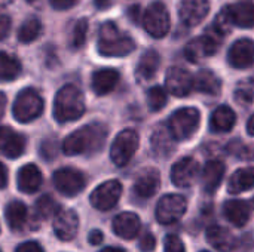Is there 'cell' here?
<instances>
[{
	"mask_svg": "<svg viewBox=\"0 0 254 252\" xmlns=\"http://www.w3.org/2000/svg\"><path fill=\"white\" fill-rule=\"evenodd\" d=\"M225 217L237 227H244L252 215V205L246 201H228L223 206Z\"/></svg>",
	"mask_w": 254,
	"mask_h": 252,
	"instance_id": "obj_23",
	"label": "cell"
},
{
	"mask_svg": "<svg viewBox=\"0 0 254 252\" xmlns=\"http://www.w3.org/2000/svg\"><path fill=\"white\" fill-rule=\"evenodd\" d=\"M138 248L141 252H152L156 248V239L152 233H144L143 238L138 242Z\"/></svg>",
	"mask_w": 254,
	"mask_h": 252,
	"instance_id": "obj_39",
	"label": "cell"
},
{
	"mask_svg": "<svg viewBox=\"0 0 254 252\" xmlns=\"http://www.w3.org/2000/svg\"><path fill=\"white\" fill-rule=\"evenodd\" d=\"M229 64L235 68H249L254 64V43L250 39L237 40L229 49Z\"/></svg>",
	"mask_w": 254,
	"mask_h": 252,
	"instance_id": "obj_17",
	"label": "cell"
},
{
	"mask_svg": "<svg viewBox=\"0 0 254 252\" xmlns=\"http://www.w3.org/2000/svg\"><path fill=\"white\" fill-rule=\"evenodd\" d=\"M165 85L167 89L174 95V97H186L190 94V91L193 89V77L190 76V73L185 68L180 67H171L167 71L165 76Z\"/></svg>",
	"mask_w": 254,
	"mask_h": 252,
	"instance_id": "obj_13",
	"label": "cell"
},
{
	"mask_svg": "<svg viewBox=\"0 0 254 252\" xmlns=\"http://www.w3.org/2000/svg\"><path fill=\"white\" fill-rule=\"evenodd\" d=\"M174 137L171 135L168 128H158L152 137L153 151L162 157H167L174 150Z\"/></svg>",
	"mask_w": 254,
	"mask_h": 252,
	"instance_id": "obj_30",
	"label": "cell"
},
{
	"mask_svg": "<svg viewBox=\"0 0 254 252\" xmlns=\"http://www.w3.org/2000/svg\"><path fill=\"white\" fill-rule=\"evenodd\" d=\"M235 122H237L235 111L229 108L228 105H220L211 114L210 128L216 134H220V132L225 134V132H229L235 126Z\"/></svg>",
	"mask_w": 254,
	"mask_h": 252,
	"instance_id": "obj_26",
	"label": "cell"
},
{
	"mask_svg": "<svg viewBox=\"0 0 254 252\" xmlns=\"http://www.w3.org/2000/svg\"><path fill=\"white\" fill-rule=\"evenodd\" d=\"M147 104L152 111H159L167 104V92L161 86H153L147 92Z\"/></svg>",
	"mask_w": 254,
	"mask_h": 252,
	"instance_id": "obj_36",
	"label": "cell"
},
{
	"mask_svg": "<svg viewBox=\"0 0 254 252\" xmlns=\"http://www.w3.org/2000/svg\"><path fill=\"white\" fill-rule=\"evenodd\" d=\"M193 88L201 92V94H207L211 97H216L220 94L222 89V82L220 79L210 70H201L196 77L193 79Z\"/></svg>",
	"mask_w": 254,
	"mask_h": 252,
	"instance_id": "obj_27",
	"label": "cell"
},
{
	"mask_svg": "<svg viewBox=\"0 0 254 252\" xmlns=\"http://www.w3.org/2000/svg\"><path fill=\"white\" fill-rule=\"evenodd\" d=\"M247 131H249L250 135H254V114L250 117V120L247 123Z\"/></svg>",
	"mask_w": 254,
	"mask_h": 252,
	"instance_id": "obj_48",
	"label": "cell"
},
{
	"mask_svg": "<svg viewBox=\"0 0 254 252\" xmlns=\"http://www.w3.org/2000/svg\"><path fill=\"white\" fill-rule=\"evenodd\" d=\"M86 33H88V21L85 18H82L74 24L73 34H71V46L74 49H79V48H82L85 45Z\"/></svg>",
	"mask_w": 254,
	"mask_h": 252,
	"instance_id": "obj_37",
	"label": "cell"
},
{
	"mask_svg": "<svg viewBox=\"0 0 254 252\" xmlns=\"http://www.w3.org/2000/svg\"><path fill=\"white\" fill-rule=\"evenodd\" d=\"M85 113L83 94L74 85L63 86L54 101V117L60 123L77 120Z\"/></svg>",
	"mask_w": 254,
	"mask_h": 252,
	"instance_id": "obj_2",
	"label": "cell"
},
{
	"mask_svg": "<svg viewBox=\"0 0 254 252\" xmlns=\"http://www.w3.org/2000/svg\"><path fill=\"white\" fill-rule=\"evenodd\" d=\"M254 187V168H243L238 169L229 180L228 190L234 195L243 193Z\"/></svg>",
	"mask_w": 254,
	"mask_h": 252,
	"instance_id": "obj_29",
	"label": "cell"
},
{
	"mask_svg": "<svg viewBox=\"0 0 254 252\" xmlns=\"http://www.w3.org/2000/svg\"><path fill=\"white\" fill-rule=\"evenodd\" d=\"M4 108H6V97H4L3 92H0V117L4 113Z\"/></svg>",
	"mask_w": 254,
	"mask_h": 252,
	"instance_id": "obj_46",
	"label": "cell"
},
{
	"mask_svg": "<svg viewBox=\"0 0 254 252\" xmlns=\"http://www.w3.org/2000/svg\"><path fill=\"white\" fill-rule=\"evenodd\" d=\"M88 239H89V244L91 245H98L103 241V233L100 230H94V232L89 233V238Z\"/></svg>",
	"mask_w": 254,
	"mask_h": 252,
	"instance_id": "obj_43",
	"label": "cell"
},
{
	"mask_svg": "<svg viewBox=\"0 0 254 252\" xmlns=\"http://www.w3.org/2000/svg\"><path fill=\"white\" fill-rule=\"evenodd\" d=\"M128 15H129V18H131L134 22H138V19H140V16H141V13H140V6H138V4L131 6L129 10H128Z\"/></svg>",
	"mask_w": 254,
	"mask_h": 252,
	"instance_id": "obj_44",
	"label": "cell"
},
{
	"mask_svg": "<svg viewBox=\"0 0 254 252\" xmlns=\"http://www.w3.org/2000/svg\"><path fill=\"white\" fill-rule=\"evenodd\" d=\"M119 82V73L115 68H101L92 76V89L97 95L110 94Z\"/></svg>",
	"mask_w": 254,
	"mask_h": 252,
	"instance_id": "obj_25",
	"label": "cell"
},
{
	"mask_svg": "<svg viewBox=\"0 0 254 252\" xmlns=\"http://www.w3.org/2000/svg\"><path fill=\"white\" fill-rule=\"evenodd\" d=\"M207 241L217 251L234 252L238 248V239L235 235L220 226H213L207 230Z\"/></svg>",
	"mask_w": 254,
	"mask_h": 252,
	"instance_id": "obj_18",
	"label": "cell"
},
{
	"mask_svg": "<svg viewBox=\"0 0 254 252\" xmlns=\"http://www.w3.org/2000/svg\"><path fill=\"white\" fill-rule=\"evenodd\" d=\"M25 150V140L7 126L0 128V153L9 159L19 157Z\"/></svg>",
	"mask_w": 254,
	"mask_h": 252,
	"instance_id": "obj_16",
	"label": "cell"
},
{
	"mask_svg": "<svg viewBox=\"0 0 254 252\" xmlns=\"http://www.w3.org/2000/svg\"><path fill=\"white\" fill-rule=\"evenodd\" d=\"M188 202L180 195H165L156 206V220L164 224H174L177 223L186 212Z\"/></svg>",
	"mask_w": 254,
	"mask_h": 252,
	"instance_id": "obj_9",
	"label": "cell"
},
{
	"mask_svg": "<svg viewBox=\"0 0 254 252\" xmlns=\"http://www.w3.org/2000/svg\"><path fill=\"white\" fill-rule=\"evenodd\" d=\"M54 186L64 196H76L85 189V177L74 168H63L54 174Z\"/></svg>",
	"mask_w": 254,
	"mask_h": 252,
	"instance_id": "obj_11",
	"label": "cell"
},
{
	"mask_svg": "<svg viewBox=\"0 0 254 252\" xmlns=\"http://www.w3.org/2000/svg\"><path fill=\"white\" fill-rule=\"evenodd\" d=\"M210 12L208 0H182L179 15L183 24L188 27L198 25Z\"/></svg>",
	"mask_w": 254,
	"mask_h": 252,
	"instance_id": "obj_15",
	"label": "cell"
},
{
	"mask_svg": "<svg viewBox=\"0 0 254 252\" xmlns=\"http://www.w3.org/2000/svg\"><path fill=\"white\" fill-rule=\"evenodd\" d=\"M43 111L42 97L31 88L18 94L13 102V117L21 123H28L37 119Z\"/></svg>",
	"mask_w": 254,
	"mask_h": 252,
	"instance_id": "obj_5",
	"label": "cell"
},
{
	"mask_svg": "<svg viewBox=\"0 0 254 252\" xmlns=\"http://www.w3.org/2000/svg\"><path fill=\"white\" fill-rule=\"evenodd\" d=\"M134 49V40L124 34L113 22H106L101 27L98 37V52L103 56H125Z\"/></svg>",
	"mask_w": 254,
	"mask_h": 252,
	"instance_id": "obj_3",
	"label": "cell"
},
{
	"mask_svg": "<svg viewBox=\"0 0 254 252\" xmlns=\"http://www.w3.org/2000/svg\"><path fill=\"white\" fill-rule=\"evenodd\" d=\"M10 27H12V21L9 16L3 15L0 16V40H4L10 31Z\"/></svg>",
	"mask_w": 254,
	"mask_h": 252,
	"instance_id": "obj_40",
	"label": "cell"
},
{
	"mask_svg": "<svg viewBox=\"0 0 254 252\" xmlns=\"http://www.w3.org/2000/svg\"><path fill=\"white\" fill-rule=\"evenodd\" d=\"M122 195V184L118 180H110L100 184L91 193V205L98 211H109L116 206Z\"/></svg>",
	"mask_w": 254,
	"mask_h": 252,
	"instance_id": "obj_10",
	"label": "cell"
},
{
	"mask_svg": "<svg viewBox=\"0 0 254 252\" xmlns=\"http://www.w3.org/2000/svg\"><path fill=\"white\" fill-rule=\"evenodd\" d=\"M54 233L58 239L68 242L76 238L79 230V218L74 211L71 209H60L58 214L54 217Z\"/></svg>",
	"mask_w": 254,
	"mask_h": 252,
	"instance_id": "obj_14",
	"label": "cell"
},
{
	"mask_svg": "<svg viewBox=\"0 0 254 252\" xmlns=\"http://www.w3.org/2000/svg\"><path fill=\"white\" fill-rule=\"evenodd\" d=\"M21 73V64L15 56L0 52V80H13Z\"/></svg>",
	"mask_w": 254,
	"mask_h": 252,
	"instance_id": "obj_32",
	"label": "cell"
},
{
	"mask_svg": "<svg viewBox=\"0 0 254 252\" xmlns=\"http://www.w3.org/2000/svg\"><path fill=\"white\" fill-rule=\"evenodd\" d=\"M27 206L19 202V201H13L10 203H7L6 209H4V218L7 226L10 227V230L19 232L25 223H27Z\"/></svg>",
	"mask_w": 254,
	"mask_h": 252,
	"instance_id": "obj_28",
	"label": "cell"
},
{
	"mask_svg": "<svg viewBox=\"0 0 254 252\" xmlns=\"http://www.w3.org/2000/svg\"><path fill=\"white\" fill-rule=\"evenodd\" d=\"M140 227V218L134 212H122L113 220V232L125 241L134 239L138 235Z\"/></svg>",
	"mask_w": 254,
	"mask_h": 252,
	"instance_id": "obj_19",
	"label": "cell"
},
{
	"mask_svg": "<svg viewBox=\"0 0 254 252\" xmlns=\"http://www.w3.org/2000/svg\"><path fill=\"white\" fill-rule=\"evenodd\" d=\"M164 248H165V252H186L182 239L176 235H168L165 238Z\"/></svg>",
	"mask_w": 254,
	"mask_h": 252,
	"instance_id": "obj_38",
	"label": "cell"
},
{
	"mask_svg": "<svg viewBox=\"0 0 254 252\" xmlns=\"http://www.w3.org/2000/svg\"><path fill=\"white\" fill-rule=\"evenodd\" d=\"M27 1H30V3H31V1H34V0H27Z\"/></svg>",
	"mask_w": 254,
	"mask_h": 252,
	"instance_id": "obj_50",
	"label": "cell"
},
{
	"mask_svg": "<svg viewBox=\"0 0 254 252\" xmlns=\"http://www.w3.org/2000/svg\"><path fill=\"white\" fill-rule=\"evenodd\" d=\"M143 27L144 30L155 39L164 37L170 31V13L164 3L155 1L152 3L143 15Z\"/></svg>",
	"mask_w": 254,
	"mask_h": 252,
	"instance_id": "obj_8",
	"label": "cell"
},
{
	"mask_svg": "<svg viewBox=\"0 0 254 252\" xmlns=\"http://www.w3.org/2000/svg\"><path fill=\"white\" fill-rule=\"evenodd\" d=\"M40 33H42L40 21L37 18H30L21 25L18 31V40L21 43H31L40 36Z\"/></svg>",
	"mask_w": 254,
	"mask_h": 252,
	"instance_id": "obj_33",
	"label": "cell"
},
{
	"mask_svg": "<svg viewBox=\"0 0 254 252\" xmlns=\"http://www.w3.org/2000/svg\"><path fill=\"white\" fill-rule=\"evenodd\" d=\"M100 252H125L122 248H116V247H107L104 250H101Z\"/></svg>",
	"mask_w": 254,
	"mask_h": 252,
	"instance_id": "obj_49",
	"label": "cell"
},
{
	"mask_svg": "<svg viewBox=\"0 0 254 252\" xmlns=\"http://www.w3.org/2000/svg\"><path fill=\"white\" fill-rule=\"evenodd\" d=\"M253 208H254V199H253Z\"/></svg>",
	"mask_w": 254,
	"mask_h": 252,
	"instance_id": "obj_51",
	"label": "cell"
},
{
	"mask_svg": "<svg viewBox=\"0 0 254 252\" xmlns=\"http://www.w3.org/2000/svg\"><path fill=\"white\" fill-rule=\"evenodd\" d=\"M199 175V163L193 157H183L179 162L174 163L171 171V180L173 183L180 187H190L196 183Z\"/></svg>",
	"mask_w": 254,
	"mask_h": 252,
	"instance_id": "obj_12",
	"label": "cell"
},
{
	"mask_svg": "<svg viewBox=\"0 0 254 252\" xmlns=\"http://www.w3.org/2000/svg\"><path fill=\"white\" fill-rule=\"evenodd\" d=\"M107 128L103 123H92L71 132L63 141V153L67 156H77L98 151L106 141Z\"/></svg>",
	"mask_w": 254,
	"mask_h": 252,
	"instance_id": "obj_1",
	"label": "cell"
},
{
	"mask_svg": "<svg viewBox=\"0 0 254 252\" xmlns=\"http://www.w3.org/2000/svg\"><path fill=\"white\" fill-rule=\"evenodd\" d=\"M36 212L42 220H48L51 217H55L60 211L58 203L51 198V196H42L37 202H36Z\"/></svg>",
	"mask_w": 254,
	"mask_h": 252,
	"instance_id": "obj_34",
	"label": "cell"
},
{
	"mask_svg": "<svg viewBox=\"0 0 254 252\" xmlns=\"http://www.w3.org/2000/svg\"><path fill=\"white\" fill-rule=\"evenodd\" d=\"M94 1H95V4H97L98 9H106L112 3V0H94Z\"/></svg>",
	"mask_w": 254,
	"mask_h": 252,
	"instance_id": "obj_47",
	"label": "cell"
},
{
	"mask_svg": "<svg viewBox=\"0 0 254 252\" xmlns=\"http://www.w3.org/2000/svg\"><path fill=\"white\" fill-rule=\"evenodd\" d=\"M199 120H201V114L196 108L185 107L173 113V116L168 120V129L176 140L179 141L189 140L196 132L199 126Z\"/></svg>",
	"mask_w": 254,
	"mask_h": 252,
	"instance_id": "obj_4",
	"label": "cell"
},
{
	"mask_svg": "<svg viewBox=\"0 0 254 252\" xmlns=\"http://www.w3.org/2000/svg\"><path fill=\"white\" fill-rule=\"evenodd\" d=\"M222 37H223V34H220L217 30L211 28L207 34L196 37L188 43V46L185 48V56L190 62H199L204 58L214 55L219 49Z\"/></svg>",
	"mask_w": 254,
	"mask_h": 252,
	"instance_id": "obj_6",
	"label": "cell"
},
{
	"mask_svg": "<svg viewBox=\"0 0 254 252\" xmlns=\"http://www.w3.org/2000/svg\"><path fill=\"white\" fill-rule=\"evenodd\" d=\"M202 252H208V251H202Z\"/></svg>",
	"mask_w": 254,
	"mask_h": 252,
	"instance_id": "obj_52",
	"label": "cell"
},
{
	"mask_svg": "<svg viewBox=\"0 0 254 252\" xmlns=\"http://www.w3.org/2000/svg\"><path fill=\"white\" fill-rule=\"evenodd\" d=\"M228 19L231 24L250 28L254 27V4L244 1V3H235L232 6L225 7Z\"/></svg>",
	"mask_w": 254,
	"mask_h": 252,
	"instance_id": "obj_21",
	"label": "cell"
},
{
	"mask_svg": "<svg viewBox=\"0 0 254 252\" xmlns=\"http://www.w3.org/2000/svg\"><path fill=\"white\" fill-rule=\"evenodd\" d=\"M161 64V56L156 50H147L141 58L137 65V76L143 80H150Z\"/></svg>",
	"mask_w": 254,
	"mask_h": 252,
	"instance_id": "obj_31",
	"label": "cell"
},
{
	"mask_svg": "<svg viewBox=\"0 0 254 252\" xmlns=\"http://www.w3.org/2000/svg\"><path fill=\"white\" fill-rule=\"evenodd\" d=\"M7 184V172L6 168L0 163V189H3Z\"/></svg>",
	"mask_w": 254,
	"mask_h": 252,
	"instance_id": "obj_45",
	"label": "cell"
},
{
	"mask_svg": "<svg viewBox=\"0 0 254 252\" xmlns=\"http://www.w3.org/2000/svg\"><path fill=\"white\" fill-rule=\"evenodd\" d=\"M15 252H43V248L37 242H24L21 244Z\"/></svg>",
	"mask_w": 254,
	"mask_h": 252,
	"instance_id": "obj_41",
	"label": "cell"
},
{
	"mask_svg": "<svg viewBox=\"0 0 254 252\" xmlns=\"http://www.w3.org/2000/svg\"><path fill=\"white\" fill-rule=\"evenodd\" d=\"M49 1H51V4H52L54 9L65 10V9H68V7H71V6H74V3H76L77 0H49Z\"/></svg>",
	"mask_w": 254,
	"mask_h": 252,
	"instance_id": "obj_42",
	"label": "cell"
},
{
	"mask_svg": "<svg viewBox=\"0 0 254 252\" xmlns=\"http://www.w3.org/2000/svg\"><path fill=\"white\" fill-rule=\"evenodd\" d=\"M42 172L40 169L33 165H24L19 171H18V177H16V183H18V189L24 193H34L36 190H39V187L42 186Z\"/></svg>",
	"mask_w": 254,
	"mask_h": 252,
	"instance_id": "obj_22",
	"label": "cell"
},
{
	"mask_svg": "<svg viewBox=\"0 0 254 252\" xmlns=\"http://www.w3.org/2000/svg\"><path fill=\"white\" fill-rule=\"evenodd\" d=\"M235 98L240 104H252L254 101V80L253 79H247L240 82V85L237 86L235 91Z\"/></svg>",
	"mask_w": 254,
	"mask_h": 252,
	"instance_id": "obj_35",
	"label": "cell"
},
{
	"mask_svg": "<svg viewBox=\"0 0 254 252\" xmlns=\"http://www.w3.org/2000/svg\"><path fill=\"white\" fill-rule=\"evenodd\" d=\"M159 183H161L159 172L156 169H146L137 177L134 183V193L140 199H149L158 192Z\"/></svg>",
	"mask_w": 254,
	"mask_h": 252,
	"instance_id": "obj_20",
	"label": "cell"
},
{
	"mask_svg": "<svg viewBox=\"0 0 254 252\" xmlns=\"http://www.w3.org/2000/svg\"><path fill=\"white\" fill-rule=\"evenodd\" d=\"M138 144H140L138 134L134 129H124L122 132H119V135L115 138L112 144L110 149L112 162L116 166H125L135 154Z\"/></svg>",
	"mask_w": 254,
	"mask_h": 252,
	"instance_id": "obj_7",
	"label": "cell"
},
{
	"mask_svg": "<svg viewBox=\"0 0 254 252\" xmlns=\"http://www.w3.org/2000/svg\"><path fill=\"white\" fill-rule=\"evenodd\" d=\"M225 175V163L220 160H210L202 169V189L205 193H214Z\"/></svg>",
	"mask_w": 254,
	"mask_h": 252,
	"instance_id": "obj_24",
	"label": "cell"
}]
</instances>
